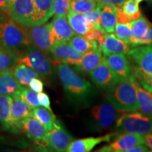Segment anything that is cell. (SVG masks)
<instances>
[{
	"instance_id": "cell-1",
	"label": "cell",
	"mask_w": 152,
	"mask_h": 152,
	"mask_svg": "<svg viewBox=\"0 0 152 152\" xmlns=\"http://www.w3.org/2000/svg\"><path fill=\"white\" fill-rule=\"evenodd\" d=\"M57 73L66 97L71 104L78 106H88L98 95L94 87L68 64H57Z\"/></svg>"
},
{
	"instance_id": "cell-2",
	"label": "cell",
	"mask_w": 152,
	"mask_h": 152,
	"mask_svg": "<svg viewBox=\"0 0 152 152\" xmlns=\"http://www.w3.org/2000/svg\"><path fill=\"white\" fill-rule=\"evenodd\" d=\"M137 84V80L133 72L129 78L120 81L113 89L108 92L106 99L118 111H139Z\"/></svg>"
},
{
	"instance_id": "cell-3",
	"label": "cell",
	"mask_w": 152,
	"mask_h": 152,
	"mask_svg": "<svg viewBox=\"0 0 152 152\" xmlns=\"http://www.w3.org/2000/svg\"><path fill=\"white\" fill-rule=\"evenodd\" d=\"M30 45L27 37L19 24L11 18L0 22V45L16 52L20 56V50Z\"/></svg>"
},
{
	"instance_id": "cell-4",
	"label": "cell",
	"mask_w": 152,
	"mask_h": 152,
	"mask_svg": "<svg viewBox=\"0 0 152 152\" xmlns=\"http://www.w3.org/2000/svg\"><path fill=\"white\" fill-rule=\"evenodd\" d=\"M117 132H130L146 135L152 132V116L139 111L123 113L115 125Z\"/></svg>"
},
{
	"instance_id": "cell-5",
	"label": "cell",
	"mask_w": 152,
	"mask_h": 152,
	"mask_svg": "<svg viewBox=\"0 0 152 152\" xmlns=\"http://www.w3.org/2000/svg\"><path fill=\"white\" fill-rule=\"evenodd\" d=\"M20 64L31 68L42 77L51 75L53 71L52 64L47 54L32 45H28L20 52L17 64Z\"/></svg>"
},
{
	"instance_id": "cell-6",
	"label": "cell",
	"mask_w": 152,
	"mask_h": 152,
	"mask_svg": "<svg viewBox=\"0 0 152 152\" xmlns=\"http://www.w3.org/2000/svg\"><path fill=\"white\" fill-rule=\"evenodd\" d=\"M19 26L27 37L30 45L48 54L55 42L51 23L31 26Z\"/></svg>"
},
{
	"instance_id": "cell-7",
	"label": "cell",
	"mask_w": 152,
	"mask_h": 152,
	"mask_svg": "<svg viewBox=\"0 0 152 152\" xmlns=\"http://www.w3.org/2000/svg\"><path fill=\"white\" fill-rule=\"evenodd\" d=\"M123 113V111L115 109L109 102L94 106L91 111L96 128L99 130H107L115 125Z\"/></svg>"
},
{
	"instance_id": "cell-8",
	"label": "cell",
	"mask_w": 152,
	"mask_h": 152,
	"mask_svg": "<svg viewBox=\"0 0 152 152\" xmlns=\"http://www.w3.org/2000/svg\"><path fill=\"white\" fill-rule=\"evenodd\" d=\"M35 6L33 0H14L9 9V16L20 26H33Z\"/></svg>"
},
{
	"instance_id": "cell-9",
	"label": "cell",
	"mask_w": 152,
	"mask_h": 152,
	"mask_svg": "<svg viewBox=\"0 0 152 152\" xmlns=\"http://www.w3.org/2000/svg\"><path fill=\"white\" fill-rule=\"evenodd\" d=\"M90 77L96 87L107 93L113 89L120 82L104 58L102 61L90 72Z\"/></svg>"
},
{
	"instance_id": "cell-10",
	"label": "cell",
	"mask_w": 152,
	"mask_h": 152,
	"mask_svg": "<svg viewBox=\"0 0 152 152\" xmlns=\"http://www.w3.org/2000/svg\"><path fill=\"white\" fill-rule=\"evenodd\" d=\"M135 69L147 75H152V43L132 47L127 54Z\"/></svg>"
},
{
	"instance_id": "cell-11",
	"label": "cell",
	"mask_w": 152,
	"mask_h": 152,
	"mask_svg": "<svg viewBox=\"0 0 152 152\" xmlns=\"http://www.w3.org/2000/svg\"><path fill=\"white\" fill-rule=\"evenodd\" d=\"M49 53L57 64L63 63L72 66L77 65L83 56V54L75 50L68 41L55 42Z\"/></svg>"
},
{
	"instance_id": "cell-12",
	"label": "cell",
	"mask_w": 152,
	"mask_h": 152,
	"mask_svg": "<svg viewBox=\"0 0 152 152\" xmlns=\"http://www.w3.org/2000/svg\"><path fill=\"white\" fill-rule=\"evenodd\" d=\"M145 143L144 136L142 134L123 132L118 134L109 145L104 146L96 151L99 152H125L136 145Z\"/></svg>"
},
{
	"instance_id": "cell-13",
	"label": "cell",
	"mask_w": 152,
	"mask_h": 152,
	"mask_svg": "<svg viewBox=\"0 0 152 152\" xmlns=\"http://www.w3.org/2000/svg\"><path fill=\"white\" fill-rule=\"evenodd\" d=\"M32 109L22 98L18 92L11 95V118L12 132H18L21 130L22 122L26 118L31 116Z\"/></svg>"
},
{
	"instance_id": "cell-14",
	"label": "cell",
	"mask_w": 152,
	"mask_h": 152,
	"mask_svg": "<svg viewBox=\"0 0 152 152\" xmlns=\"http://www.w3.org/2000/svg\"><path fill=\"white\" fill-rule=\"evenodd\" d=\"M104 60L111 71L116 75L119 81L129 78L134 72L129 58L125 54L103 55Z\"/></svg>"
},
{
	"instance_id": "cell-15",
	"label": "cell",
	"mask_w": 152,
	"mask_h": 152,
	"mask_svg": "<svg viewBox=\"0 0 152 152\" xmlns=\"http://www.w3.org/2000/svg\"><path fill=\"white\" fill-rule=\"evenodd\" d=\"M103 55L127 54L130 51V42L121 40L113 33H104L96 39Z\"/></svg>"
},
{
	"instance_id": "cell-16",
	"label": "cell",
	"mask_w": 152,
	"mask_h": 152,
	"mask_svg": "<svg viewBox=\"0 0 152 152\" xmlns=\"http://www.w3.org/2000/svg\"><path fill=\"white\" fill-rule=\"evenodd\" d=\"M73 140V137L61 126L58 121H56L52 130L47 132L46 137L47 146L58 152L66 151Z\"/></svg>"
},
{
	"instance_id": "cell-17",
	"label": "cell",
	"mask_w": 152,
	"mask_h": 152,
	"mask_svg": "<svg viewBox=\"0 0 152 152\" xmlns=\"http://www.w3.org/2000/svg\"><path fill=\"white\" fill-rule=\"evenodd\" d=\"M21 130L28 137L40 145L47 146L46 137L47 131L40 121L33 116H29L22 122Z\"/></svg>"
},
{
	"instance_id": "cell-18",
	"label": "cell",
	"mask_w": 152,
	"mask_h": 152,
	"mask_svg": "<svg viewBox=\"0 0 152 152\" xmlns=\"http://www.w3.org/2000/svg\"><path fill=\"white\" fill-rule=\"evenodd\" d=\"M115 133H109L104 136L97 137H87L80 140H73L66 149L67 152H90L94 148L102 142H109L113 137Z\"/></svg>"
},
{
	"instance_id": "cell-19",
	"label": "cell",
	"mask_w": 152,
	"mask_h": 152,
	"mask_svg": "<svg viewBox=\"0 0 152 152\" xmlns=\"http://www.w3.org/2000/svg\"><path fill=\"white\" fill-rule=\"evenodd\" d=\"M103 53L99 46L93 47L85 53L80 61L74 66L77 72L83 74L90 73L103 60Z\"/></svg>"
},
{
	"instance_id": "cell-20",
	"label": "cell",
	"mask_w": 152,
	"mask_h": 152,
	"mask_svg": "<svg viewBox=\"0 0 152 152\" xmlns=\"http://www.w3.org/2000/svg\"><path fill=\"white\" fill-rule=\"evenodd\" d=\"M66 17L67 16H55L51 23L55 42L68 41L75 34Z\"/></svg>"
},
{
	"instance_id": "cell-21",
	"label": "cell",
	"mask_w": 152,
	"mask_h": 152,
	"mask_svg": "<svg viewBox=\"0 0 152 152\" xmlns=\"http://www.w3.org/2000/svg\"><path fill=\"white\" fill-rule=\"evenodd\" d=\"M100 8L99 22L106 33H113L117 23V7L97 3Z\"/></svg>"
},
{
	"instance_id": "cell-22",
	"label": "cell",
	"mask_w": 152,
	"mask_h": 152,
	"mask_svg": "<svg viewBox=\"0 0 152 152\" xmlns=\"http://www.w3.org/2000/svg\"><path fill=\"white\" fill-rule=\"evenodd\" d=\"M13 69L0 71V94L11 96L22 90L23 87L14 76Z\"/></svg>"
},
{
	"instance_id": "cell-23",
	"label": "cell",
	"mask_w": 152,
	"mask_h": 152,
	"mask_svg": "<svg viewBox=\"0 0 152 152\" xmlns=\"http://www.w3.org/2000/svg\"><path fill=\"white\" fill-rule=\"evenodd\" d=\"M35 14L33 26L45 23L54 14V0H33Z\"/></svg>"
},
{
	"instance_id": "cell-24",
	"label": "cell",
	"mask_w": 152,
	"mask_h": 152,
	"mask_svg": "<svg viewBox=\"0 0 152 152\" xmlns=\"http://www.w3.org/2000/svg\"><path fill=\"white\" fill-rule=\"evenodd\" d=\"M68 20L74 33L77 35H85L89 30L92 29L87 23L86 18L83 14H78L69 9L67 14Z\"/></svg>"
},
{
	"instance_id": "cell-25",
	"label": "cell",
	"mask_w": 152,
	"mask_h": 152,
	"mask_svg": "<svg viewBox=\"0 0 152 152\" xmlns=\"http://www.w3.org/2000/svg\"><path fill=\"white\" fill-rule=\"evenodd\" d=\"M13 71L16 80L23 87H29V83L32 80L40 77V75L33 69L22 64H16Z\"/></svg>"
},
{
	"instance_id": "cell-26",
	"label": "cell",
	"mask_w": 152,
	"mask_h": 152,
	"mask_svg": "<svg viewBox=\"0 0 152 152\" xmlns=\"http://www.w3.org/2000/svg\"><path fill=\"white\" fill-rule=\"evenodd\" d=\"M31 116L35 117L42 123L47 132H49L54 128L56 121L52 111L46 109L43 106H37L32 110Z\"/></svg>"
},
{
	"instance_id": "cell-27",
	"label": "cell",
	"mask_w": 152,
	"mask_h": 152,
	"mask_svg": "<svg viewBox=\"0 0 152 152\" xmlns=\"http://www.w3.org/2000/svg\"><path fill=\"white\" fill-rule=\"evenodd\" d=\"M11 105V96L0 94V123L5 130L12 132Z\"/></svg>"
},
{
	"instance_id": "cell-28",
	"label": "cell",
	"mask_w": 152,
	"mask_h": 152,
	"mask_svg": "<svg viewBox=\"0 0 152 152\" xmlns=\"http://www.w3.org/2000/svg\"><path fill=\"white\" fill-rule=\"evenodd\" d=\"M137 87L139 111L145 115L152 116V93L144 88L138 80Z\"/></svg>"
},
{
	"instance_id": "cell-29",
	"label": "cell",
	"mask_w": 152,
	"mask_h": 152,
	"mask_svg": "<svg viewBox=\"0 0 152 152\" xmlns=\"http://www.w3.org/2000/svg\"><path fill=\"white\" fill-rule=\"evenodd\" d=\"M19 54L0 45V71L14 68L18 63Z\"/></svg>"
},
{
	"instance_id": "cell-30",
	"label": "cell",
	"mask_w": 152,
	"mask_h": 152,
	"mask_svg": "<svg viewBox=\"0 0 152 152\" xmlns=\"http://www.w3.org/2000/svg\"><path fill=\"white\" fill-rule=\"evenodd\" d=\"M68 42L75 50L83 54L92 49L93 47L99 46L96 40L92 42L89 41L83 35H77V34L76 35L75 34Z\"/></svg>"
},
{
	"instance_id": "cell-31",
	"label": "cell",
	"mask_w": 152,
	"mask_h": 152,
	"mask_svg": "<svg viewBox=\"0 0 152 152\" xmlns=\"http://www.w3.org/2000/svg\"><path fill=\"white\" fill-rule=\"evenodd\" d=\"M131 30H132V37H142L146 35L148 30L152 27V25L144 16L133 20L130 22Z\"/></svg>"
},
{
	"instance_id": "cell-32",
	"label": "cell",
	"mask_w": 152,
	"mask_h": 152,
	"mask_svg": "<svg viewBox=\"0 0 152 152\" xmlns=\"http://www.w3.org/2000/svg\"><path fill=\"white\" fill-rule=\"evenodd\" d=\"M95 0H71L70 9L71 10L80 14H85L93 10L96 7Z\"/></svg>"
},
{
	"instance_id": "cell-33",
	"label": "cell",
	"mask_w": 152,
	"mask_h": 152,
	"mask_svg": "<svg viewBox=\"0 0 152 152\" xmlns=\"http://www.w3.org/2000/svg\"><path fill=\"white\" fill-rule=\"evenodd\" d=\"M121 10L131 20H135L142 16L139 3L134 0H126L121 7Z\"/></svg>"
},
{
	"instance_id": "cell-34",
	"label": "cell",
	"mask_w": 152,
	"mask_h": 152,
	"mask_svg": "<svg viewBox=\"0 0 152 152\" xmlns=\"http://www.w3.org/2000/svg\"><path fill=\"white\" fill-rule=\"evenodd\" d=\"M18 94L32 110L40 106L38 100V93L32 90L30 88H28V87H23L22 90L18 92Z\"/></svg>"
},
{
	"instance_id": "cell-35",
	"label": "cell",
	"mask_w": 152,
	"mask_h": 152,
	"mask_svg": "<svg viewBox=\"0 0 152 152\" xmlns=\"http://www.w3.org/2000/svg\"><path fill=\"white\" fill-rule=\"evenodd\" d=\"M114 35L121 40L130 42V39L132 37L130 23H116L114 30Z\"/></svg>"
},
{
	"instance_id": "cell-36",
	"label": "cell",
	"mask_w": 152,
	"mask_h": 152,
	"mask_svg": "<svg viewBox=\"0 0 152 152\" xmlns=\"http://www.w3.org/2000/svg\"><path fill=\"white\" fill-rule=\"evenodd\" d=\"M99 14H100V8L99 6L97 4L96 7L93 10L89 11L86 14H83L86 18L87 22L89 26H90L93 29L95 30H102V26L99 22Z\"/></svg>"
},
{
	"instance_id": "cell-37",
	"label": "cell",
	"mask_w": 152,
	"mask_h": 152,
	"mask_svg": "<svg viewBox=\"0 0 152 152\" xmlns=\"http://www.w3.org/2000/svg\"><path fill=\"white\" fill-rule=\"evenodd\" d=\"M71 0H54V14L56 16H67Z\"/></svg>"
},
{
	"instance_id": "cell-38",
	"label": "cell",
	"mask_w": 152,
	"mask_h": 152,
	"mask_svg": "<svg viewBox=\"0 0 152 152\" xmlns=\"http://www.w3.org/2000/svg\"><path fill=\"white\" fill-rule=\"evenodd\" d=\"M134 74L139 83L146 90L152 93V75H147L134 68Z\"/></svg>"
},
{
	"instance_id": "cell-39",
	"label": "cell",
	"mask_w": 152,
	"mask_h": 152,
	"mask_svg": "<svg viewBox=\"0 0 152 152\" xmlns=\"http://www.w3.org/2000/svg\"><path fill=\"white\" fill-rule=\"evenodd\" d=\"M152 43V27H151L148 30L147 33L145 35L142 37H131L130 39V44L131 47H134L140 45H149Z\"/></svg>"
},
{
	"instance_id": "cell-40",
	"label": "cell",
	"mask_w": 152,
	"mask_h": 152,
	"mask_svg": "<svg viewBox=\"0 0 152 152\" xmlns=\"http://www.w3.org/2000/svg\"><path fill=\"white\" fill-rule=\"evenodd\" d=\"M38 100H39V104L40 106L46 108V109L52 111L51 109V103H50V99H49V95L45 92H39L38 93Z\"/></svg>"
},
{
	"instance_id": "cell-41",
	"label": "cell",
	"mask_w": 152,
	"mask_h": 152,
	"mask_svg": "<svg viewBox=\"0 0 152 152\" xmlns=\"http://www.w3.org/2000/svg\"><path fill=\"white\" fill-rule=\"evenodd\" d=\"M29 87L35 92L39 93L42 92L44 84L41 80L39 78H34L29 83Z\"/></svg>"
},
{
	"instance_id": "cell-42",
	"label": "cell",
	"mask_w": 152,
	"mask_h": 152,
	"mask_svg": "<svg viewBox=\"0 0 152 152\" xmlns=\"http://www.w3.org/2000/svg\"><path fill=\"white\" fill-rule=\"evenodd\" d=\"M117 23H128L132 21V20L127 16L121 10V7H117Z\"/></svg>"
},
{
	"instance_id": "cell-43",
	"label": "cell",
	"mask_w": 152,
	"mask_h": 152,
	"mask_svg": "<svg viewBox=\"0 0 152 152\" xmlns=\"http://www.w3.org/2000/svg\"><path fill=\"white\" fill-rule=\"evenodd\" d=\"M97 3L104 4H110L115 6V7H121L126 0H95Z\"/></svg>"
},
{
	"instance_id": "cell-44",
	"label": "cell",
	"mask_w": 152,
	"mask_h": 152,
	"mask_svg": "<svg viewBox=\"0 0 152 152\" xmlns=\"http://www.w3.org/2000/svg\"><path fill=\"white\" fill-rule=\"evenodd\" d=\"M146 151H151L149 150V148L147 146L144 145V144H139V145H136L130 149L127 150L125 152H146Z\"/></svg>"
},
{
	"instance_id": "cell-45",
	"label": "cell",
	"mask_w": 152,
	"mask_h": 152,
	"mask_svg": "<svg viewBox=\"0 0 152 152\" xmlns=\"http://www.w3.org/2000/svg\"><path fill=\"white\" fill-rule=\"evenodd\" d=\"M9 4L7 0H0V12L9 14Z\"/></svg>"
},
{
	"instance_id": "cell-46",
	"label": "cell",
	"mask_w": 152,
	"mask_h": 152,
	"mask_svg": "<svg viewBox=\"0 0 152 152\" xmlns=\"http://www.w3.org/2000/svg\"><path fill=\"white\" fill-rule=\"evenodd\" d=\"M144 141H145L144 144L152 151V132L144 135Z\"/></svg>"
},
{
	"instance_id": "cell-47",
	"label": "cell",
	"mask_w": 152,
	"mask_h": 152,
	"mask_svg": "<svg viewBox=\"0 0 152 152\" xmlns=\"http://www.w3.org/2000/svg\"><path fill=\"white\" fill-rule=\"evenodd\" d=\"M14 0H7V1H8V4H9V7H10L11 4L13 3V1H14Z\"/></svg>"
},
{
	"instance_id": "cell-48",
	"label": "cell",
	"mask_w": 152,
	"mask_h": 152,
	"mask_svg": "<svg viewBox=\"0 0 152 152\" xmlns=\"http://www.w3.org/2000/svg\"><path fill=\"white\" fill-rule=\"evenodd\" d=\"M134 1H135L136 2H137V3H140L143 1H146V0H134Z\"/></svg>"
},
{
	"instance_id": "cell-49",
	"label": "cell",
	"mask_w": 152,
	"mask_h": 152,
	"mask_svg": "<svg viewBox=\"0 0 152 152\" xmlns=\"http://www.w3.org/2000/svg\"><path fill=\"white\" fill-rule=\"evenodd\" d=\"M151 1H152V0H151Z\"/></svg>"
}]
</instances>
